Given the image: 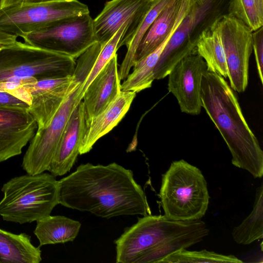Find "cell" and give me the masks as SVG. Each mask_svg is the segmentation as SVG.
Returning a JSON list of instances; mask_svg holds the SVG:
<instances>
[{
	"label": "cell",
	"instance_id": "1",
	"mask_svg": "<svg viewBox=\"0 0 263 263\" xmlns=\"http://www.w3.org/2000/svg\"><path fill=\"white\" fill-rule=\"evenodd\" d=\"M58 181L59 203L68 208L105 218L151 214L133 172L115 162L82 164Z\"/></svg>",
	"mask_w": 263,
	"mask_h": 263
},
{
	"label": "cell",
	"instance_id": "2",
	"mask_svg": "<svg viewBox=\"0 0 263 263\" xmlns=\"http://www.w3.org/2000/svg\"><path fill=\"white\" fill-rule=\"evenodd\" d=\"M201 100L203 107L220 132L232 155L235 166L255 178L263 175V151L246 121L238 100L224 78L205 71L202 76Z\"/></svg>",
	"mask_w": 263,
	"mask_h": 263
},
{
	"label": "cell",
	"instance_id": "3",
	"mask_svg": "<svg viewBox=\"0 0 263 263\" xmlns=\"http://www.w3.org/2000/svg\"><path fill=\"white\" fill-rule=\"evenodd\" d=\"M0 215L6 221L23 224L50 215L59 203V181L42 173L15 177L4 183Z\"/></svg>",
	"mask_w": 263,
	"mask_h": 263
},
{
	"label": "cell",
	"instance_id": "4",
	"mask_svg": "<svg viewBox=\"0 0 263 263\" xmlns=\"http://www.w3.org/2000/svg\"><path fill=\"white\" fill-rule=\"evenodd\" d=\"M159 197L164 215L181 221L200 219L210 199L201 171L183 159L173 161L162 175Z\"/></svg>",
	"mask_w": 263,
	"mask_h": 263
},
{
	"label": "cell",
	"instance_id": "5",
	"mask_svg": "<svg viewBox=\"0 0 263 263\" xmlns=\"http://www.w3.org/2000/svg\"><path fill=\"white\" fill-rule=\"evenodd\" d=\"M207 227L200 219L181 221L164 215H147L126 228L115 241L117 263H148L160 243L176 236Z\"/></svg>",
	"mask_w": 263,
	"mask_h": 263
},
{
	"label": "cell",
	"instance_id": "6",
	"mask_svg": "<svg viewBox=\"0 0 263 263\" xmlns=\"http://www.w3.org/2000/svg\"><path fill=\"white\" fill-rule=\"evenodd\" d=\"M76 59L18 42L0 49V81L33 77L38 80L72 76Z\"/></svg>",
	"mask_w": 263,
	"mask_h": 263
},
{
	"label": "cell",
	"instance_id": "7",
	"mask_svg": "<svg viewBox=\"0 0 263 263\" xmlns=\"http://www.w3.org/2000/svg\"><path fill=\"white\" fill-rule=\"evenodd\" d=\"M89 13L78 0L21 4L0 9V31L23 37L59 20Z\"/></svg>",
	"mask_w": 263,
	"mask_h": 263
},
{
	"label": "cell",
	"instance_id": "8",
	"mask_svg": "<svg viewBox=\"0 0 263 263\" xmlns=\"http://www.w3.org/2000/svg\"><path fill=\"white\" fill-rule=\"evenodd\" d=\"M89 13L59 20L22 38L28 45L77 59L97 43Z\"/></svg>",
	"mask_w": 263,
	"mask_h": 263
},
{
	"label": "cell",
	"instance_id": "9",
	"mask_svg": "<svg viewBox=\"0 0 263 263\" xmlns=\"http://www.w3.org/2000/svg\"><path fill=\"white\" fill-rule=\"evenodd\" d=\"M83 81H80L63 102L49 124L37 128L23 157L22 167L28 174L48 171L73 110L82 100Z\"/></svg>",
	"mask_w": 263,
	"mask_h": 263
},
{
	"label": "cell",
	"instance_id": "10",
	"mask_svg": "<svg viewBox=\"0 0 263 263\" xmlns=\"http://www.w3.org/2000/svg\"><path fill=\"white\" fill-rule=\"evenodd\" d=\"M223 46L231 88L242 92L249 81V60L253 51V31L237 18L226 14L213 25Z\"/></svg>",
	"mask_w": 263,
	"mask_h": 263
},
{
	"label": "cell",
	"instance_id": "11",
	"mask_svg": "<svg viewBox=\"0 0 263 263\" xmlns=\"http://www.w3.org/2000/svg\"><path fill=\"white\" fill-rule=\"evenodd\" d=\"M152 0H111L93 20L97 42L106 44L124 25L127 24L118 43L119 49L132 34L142 17L152 7Z\"/></svg>",
	"mask_w": 263,
	"mask_h": 263
},
{
	"label": "cell",
	"instance_id": "12",
	"mask_svg": "<svg viewBox=\"0 0 263 263\" xmlns=\"http://www.w3.org/2000/svg\"><path fill=\"white\" fill-rule=\"evenodd\" d=\"M206 70L205 62L196 51L180 60L168 74V90L176 98L182 112L200 113L202 78Z\"/></svg>",
	"mask_w": 263,
	"mask_h": 263
},
{
	"label": "cell",
	"instance_id": "13",
	"mask_svg": "<svg viewBox=\"0 0 263 263\" xmlns=\"http://www.w3.org/2000/svg\"><path fill=\"white\" fill-rule=\"evenodd\" d=\"M80 81H82L73 75L38 80L24 85L30 96L28 111L35 119L37 128L49 124L63 102Z\"/></svg>",
	"mask_w": 263,
	"mask_h": 263
},
{
	"label": "cell",
	"instance_id": "14",
	"mask_svg": "<svg viewBox=\"0 0 263 263\" xmlns=\"http://www.w3.org/2000/svg\"><path fill=\"white\" fill-rule=\"evenodd\" d=\"M37 128L28 110L0 109V162L21 154Z\"/></svg>",
	"mask_w": 263,
	"mask_h": 263
},
{
	"label": "cell",
	"instance_id": "15",
	"mask_svg": "<svg viewBox=\"0 0 263 263\" xmlns=\"http://www.w3.org/2000/svg\"><path fill=\"white\" fill-rule=\"evenodd\" d=\"M120 81L116 53L84 91L82 102L85 121L102 112L119 96Z\"/></svg>",
	"mask_w": 263,
	"mask_h": 263
},
{
	"label": "cell",
	"instance_id": "16",
	"mask_svg": "<svg viewBox=\"0 0 263 263\" xmlns=\"http://www.w3.org/2000/svg\"><path fill=\"white\" fill-rule=\"evenodd\" d=\"M192 2V0H175L162 10L141 40L135 51V63L154 51L174 33Z\"/></svg>",
	"mask_w": 263,
	"mask_h": 263
},
{
	"label": "cell",
	"instance_id": "17",
	"mask_svg": "<svg viewBox=\"0 0 263 263\" xmlns=\"http://www.w3.org/2000/svg\"><path fill=\"white\" fill-rule=\"evenodd\" d=\"M85 119L82 100L73 110L48 171L55 176L69 172L79 154Z\"/></svg>",
	"mask_w": 263,
	"mask_h": 263
},
{
	"label": "cell",
	"instance_id": "18",
	"mask_svg": "<svg viewBox=\"0 0 263 263\" xmlns=\"http://www.w3.org/2000/svg\"><path fill=\"white\" fill-rule=\"evenodd\" d=\"M136 93L122 91L102 112L85 121L79 154L89 152L95 143L114 128L129 109Z\"/></svg>",
	"mask_w": 263,
	"mask_h": 263
},
{
	"label": "cell",
	"instance_id": "19",
	"mask_svg": "<svg viewBox=\"0 0 263 263\" xmlns=\"http://www.w3.org/2000/svg\"><path fill=\"white\" fill-rule=\"evenodd\" d=\"M190 28L191 16L189 10L160 54L154 69L155 80H160L167 77L180 60L196 51V45L191 39Z\"/></svg>",
	"mask_w": 263,
	"mask_h": 263
},
{
	"label": "cell",
	"instance_id": "20",
	"mask_svg": "<svg viewBox=\"0 0 263 263\" xmlns=\"http://www.w3.org/2000/svg\"><path fill=\"white\" fill-rule=\"evenodd\" d=\"M40 247L31 242V236L18 234L0 228V263H39L42 261Z\"/></svg>",
	"mask_w": 263,
	"mask_h": 263
},
{
	"label": "cell",
	"instance_id": "21",
	"mask_svg": "<svg viewBox=\"0 0 263 263\" xmlns=\"http://www.w3.org/2000/svg\"><path fill=\"white\" fill-rule=\"evenodd\" d=\"M81 223L63 216L50 215L36 221L33 231L40 246L72 241L78 236Z\"/></svg>",
	"mask_w": 263,
	"mask_h": 263
},
{
	"label": "cell",
	"instance_id": "22",
	"mask_svg": "<svg viewBox=\"0 0 263 263\" xmlns=\"http://www.w3.org/2000/svg\"><path fill=\"white\" fill-rule=\"evenodd\" d=\"M196 50L205 62L207 70L216 72L224 78H228L223 46L220 35L213 25L202 33L197 42Z\"/></svg>",
	"mask_w": 263,
	"mask_h": 263
},
{
	"label": "cell",
	"instance_id": "23",
	"mask_svg": "<svg viewBox=\"0 0 263 263\" xmlns=\"http://www.w3.org/2000/svg\"><path fill=\"white\" fill-rule=\"evenodd\" d=\"M174 1L175 0H154L149 10L142 17L124 44V46H126L127 50L118 69L119 77L121 81L126 79L131 68L134 66L135 51L144 34L162 10Z\"/></svg>",
	"mask_w": 263,
	"mask_h": 263
},
{
	"label": "cell",
	"instance_id": "24",
	"mask_svg": "<svg viewBox=\"0 0 263 263\" xmlns=\"http://www.w3.org/2000/svg\"><path fill=\"white\" fill-rule=\"evenodd\" d=\"M172 35L154 51L135 63L132 72L128 74L121 84V91L137 93L152 86L155 80V68L163 48Z\"/></svg>",
	"mask_w": 263,
	"mask_h": 263
},
{
	"label": "cell",
	"instance_id": "25",
	"mask_svg": "<svg viewBox=\"0 0 263 263\" xmlns=\"http://www.w3.org/2000/svg\"><path fill=\"white\" fill-rule=\"evenodd\" d=\"M232 237L238 244L249 245L263 238V184L256 190L251 213L238 226L234 228Z\"/></svg>",
	"mask_w": 263,
	"mask_h": 263
},
{
	"label": "cell",
	"instance_id": "26",
	"mask_svg": "<svg viewBox=\"0 0 263 263\" xmlns=\"http://www.w3.org/2000/svg\"><path fill=\"white\" fill-rule=\"evenodd\" d=\"M228 14L254 31L263 27V0H230Z\"/></svg>",
	"mask_w": 263,
	"mask_h": 263
},
{
	"label": "cell",
	"instance_id": "27",
	"mask_svg": "<svg viewBox=\"0 0 263 263\" xmlns=\"http://www.w3.org/2000/svg\"><path fill=\"white\" fill-rule=\"evenodd\" d=\"M241 263L233 255H223L206 250L188 251L182 249L162 259L159 263Z\"/></svg>",
	"mask_w": 263,
	"mask_h": 263
},
{
	"label": "cell",
	"instance_id": "28",
	"mask_svg": "<svg viewBox=\"0 0 263 263\" xmlns=\"http://www.w3.org/2000/svg\"><path fill=\"white\" fill-rule=\"evenodd\" d=\"M127 24H124L102 48L95 59L90 71L83 85V94L89 84L103 68L109 62L118 50V44Z\"/></svg>",
	"mask_w": 263,
	"mask_h": 263
},
{
	"label": "cell",
	"instance_id": "29",
	"mask_svg": "<svg viewBox=\"0 0 263 263\" xmlns=\"http://www.w3.org/2000/svg\"><path fill=\"white\" fill-rule=\"evenodd\" d=\"M252 46L259 80L263 84V27L253 31Z\"/></svg>",
	"mask_w": 263,
	"mask_h": 263
},
{
	"label": "cell",
	"instance_id": "30",
	"mask_svg": "<svg viewBox=\"0 0 263 263\" xmlns=\"http://www.w3.org/2000/svg\"><path fill=\"white\" fill-rule=\"evenodd\" d=\"M29 105L13 95L0 91V109L28 110Z\"/></svg>",
	"mask_w": 263,
	"mask_h": 263
},
{
	"label": "cell",
	"instance_id": "31",
	"mask_svg": "<svg viewBox=\"0 0 263 263\" xmlns=\"http://www.w3.org/2000/svg\"><path fill=\"white\" fill-rule=\"evenodd\" d=\"M37 80L33 77L27 78H10L0 81V91L11 93L24 85L35 82Z\"/></svg>",
	"mask_w": 263,
	"mask_h": 263
},
{
	"label": "cell",
	"instance_id": "32",
	"mask_svg": "<svg viewBox=\"0 0 263 263\" xmlns=\"http://www.w3.org/2000/svg\"><path fill=\"white\" fill-rule=\"evenodd\" d=\"M17 41V36L0 31V45L8 46Z\"/></svg>",
	"mask_w": 263,
	"mask_h": 263
},
{
	"label": "cell",
	"instance_id": "33",
	"mask_svg": "<svg viewBox=\"0 0 263 263\" xmlns=\"http://www.w3.org/2000/svg\"><path fill=\"white\" fill-rule=\"evenodd\" d=\"M23 0H2L1 9L21 4Z\"/></svg>",
	"mask_w": 263,
	"mask_h": 263
},
{
	"label": "cell",
	"instance_id": "34",
	"mask_svg": "<svg viewBox=\"0 0 263 263\" xmlns=\"http://www.w3.org/2000/svg\"><path fill=\"white\" fill-rule=\"evenodd\" d=\"M56 0H23V4H37L54 1Z\"/></svg>",
	"mask_w": 263,
	"mask_h": 263
},
{
	"label": "cell",
	"instance_id": "35",
	"mask_svg": "<svg viewBox=\"0 0 263 263\" xmlns=\"http://www.w3.org/2000/svg\"><path fill=\"white\" fill-rule=\"evenodd\" d=\"M5 45H0V49L1 48H2L3 47H5Z\"/></svg>",
	"mask_w": 263,
	"mask_h": 263
},
{
	"label": "cell",
	"instance_id": "36",
	"mask_svg": "<svg viewBox=\"0 0 263 263\" xmlns=\"http://www.w3.org/2000/svg\"><path fill=\"white\" fill-rule=\"evenodd\" d=\"M2 1V0H0V9H1V6Z\"/></svg>",
	"mask_w": 263,
	"mask_h": 263
},
{
	"label": "cell",
	"instance_id": "37",
	"mask_svg": "<svg viewBox=\"0 0 263 263\" xmlns=\"http://www.w3.org/2000/svg\"><path fill=\"white\" fill-rule=\"evenodd\" d=\"M152 1H153V0H152Z\"/></svg>",
	"mask_w": 263,
	"mask_h": 263
},
{
	"label": "cell",
	"instance_id": "38",
	"mask_svg": "<svg viewBox=\"0 0 263 263\" xmlns=\"http://www.w3.org/2000/svg\"><path fill=\"white\" fill-rule=\"evenodd\" d=\"M2 49V48H1Z\"/></svg>",
	"mask_w": 263,
	"mask_h": 263
}]
</instances>
